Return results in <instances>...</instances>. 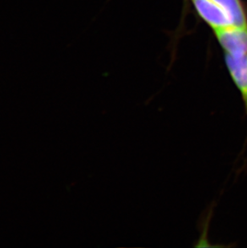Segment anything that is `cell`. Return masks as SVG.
<instances>
[{
    "mask_svg": "<svg viewBox=\"0 0 247 248\" xmlns=\"http://www.w3.org/2000/svg\"><path fill=\"white\" fill-rule=\"evenodd\" d=\"M214 31L226 54L233 57L247 56V26L230 25Z\"/></svg>",
    "mask_w": 247,
    "mask_h": 248,
    "instance_id": "cell-1",
    "label": "cell"
},
{
    "mask_svg": "<svg viewBox=\"0 0 247 248\" xmlns=\"http://www.w3.org/2000/svg\"><path fill=\"white\" fill-rule=\"evenodd\" d=\"M198 14L213 29L232 25L228 15L215 0H192Z\"/></svg>",
    "mask_w": 247,
    "mask_h": 248,
    "instance_id": "cell-2",
    "label": "cell"
},
{
    "mask_svg": "<svg viewBox=\"0 0 247 248\" xmlns=\"http://www.w3.org/2000/svg\"><path fill=\"white\" fill-rule=\"evenodd\" d=\"M226 63L233 82L240 90L247 109V56L233 57L226 54Z\"/></svg>",
    "mask_w": 247,
    "mask_h": 248,
    "instance_id": "cell-3",
    "label": "cell"
},
{
    "mask_svg": "<svg viewBox=\"0 0 247 248\" xmlns=\"http://www.w3.org/2000/svg\"><path fill=\"white\" fill-rule=\"evenodd\" d=\"M228 15L234 26H247V16L240 0H215Z\"/></svg>",
    "mask_w": 247,
    "mask_h": 248,
    "instance_id": "cell-4",
    "label": "cell"
}]
</instances>
